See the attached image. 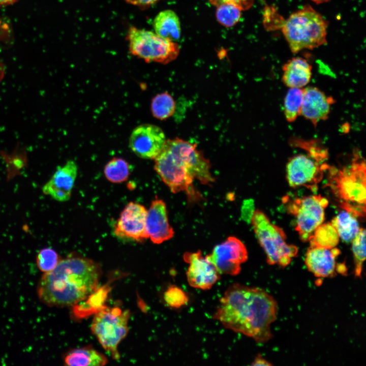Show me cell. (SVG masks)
<instances>
[{"label": "cell", "mask_w": 366, "mask_h": 366, "mask_svg": "<svg viewBox=\"0 0 366 366\" xmlns=\"http://www.w3.org/2000/svg\"><path fill=\"white\" fill-rule=\"evenodd\" d=\"M278 311L276 300L264 289L235 283L225 292L213 317L228 329L264 343L272 338L270 325Z\"/></svg>", "instance_id": "6da1fadb"}, {"label": "cell", "mask_w": 366, "mask_h": 366, "mask_svg": "<svg viewBox=\"0 0 366 366\" xmlns=\"http://www.w3.org/2000/svg\"><path fill=\"white\" fill-rule=\"evenodd\" d=\"M101 272L100 265L95 261L69 256L42 276L37 286L38 297L49 307H72L98 287Z\"/></svg>", "instance_id": "7a4b0ae2"}, {"label": "cell", "mask_w": 366, "mask_h": 366, "mask_svg": "<svg viewBox=\"0 0 366 366\" xmlns=\"http://www.w3.org/2000/svg\"><path fill=\"white\" fill-rule=\"evenodd\" d=\"M154 168L171 191L194 193V179L201 183L212 182L209 161L196 144L180 138L166 140L160 153L154 159Z\"/></svg>", "instance_id": "3957f363"}, {"label": "cell", "mask_w": 366, "mask_h": 366, "mask_svg": "<svg viewBox=\"0 0 366 366\" xmlns=\"http://www.w3.org/2000/svg\"><path fill=\"white\" fill-rule=\"evenodd\" d=\"M328 184L339 206L357 218L365 215L366 166L363 158L354 155L351 164L341 168L329 166Z\"/></svg>", "instance_id": "277c9868"}, {"label": "cell", "mask_w": 366, "mask_h": 366, "mask_svg": "<svg viewBox=\"0 0 366 366\" xmlns=\"http://www.w3.org/2000/svg\"><path fill=\"white\" fill-rule=\"evenodd\" d=\"M328 22L310 5L292 13L282 24L291 52L313 49L326 43Z\"/></svg>", "instance_id": "5b68a950"}, {"label": "cell", "mask_w": 366, "mask_h": 366, "mask_svg": "<svg viewBox=\"0 0 366 366\" xmlns=\"http://www.w3.org/2000/svg\"><path fill=\"white\" fill-rule=\"evenodd\" d=\"M251 223L257 238L263 249L270 265H288L298 253L297 248L286 242V235L282 228L271 223L264 213L254 210Z\"/></svg>", "instance_id": "8992f818"}, {"label": "cell", "mask_w": 366, "mask_h": 366, "mask_svg": "<svg viewBox=\"0 0 366 366\" xmlns=\"http://www.w3.org/2000/svg\"><path fill=\"white\" fill-rule=\"evenodd\" d=\"M130 315L128 310L107 306L94 314L91 330L114 359L120 358L117 347L128 334Z\"/></svg>", "instance_id": "52a82bcc"}, {"label": "cell", "mask_w": 366, "mask_h": 366, "mask_svg": "<svg viewBox=\"0 0 366 366\" xmlns=\"http://www.w3.org/2000/svg\"><path fill=\"white\" fill-rule=\"evenodd\" d=\"M130 52L146 62L163 64L174 60L178 55L179 46L155 32L131 27L127 34Z\"/></svg>", "instance_id": "ba28073f"}, {"label": "cell", "mask_w": 366, "mask_h": 366, "mask_svg": "<svg viewBox=\"0 0 366 366\" xmlns=\"http://www.w3.org/2000/svg\"><path fill=\"white\" fill-rule=\"evenodd\" d=\"M288 211L295 218V230L303 241H308L314 230L324 220V210L328 204L327 199L320 195H313L288 200L286 197Z\"/></svg>", "instance_id": "9c48e42d"}, {"label": "cell", "mask_w": 366, "mask_h": 366, "mask_svg": "<svg viewBox=\"0 0 366 366\" xmlns=\"http://www.w3.org/2000/svg\"><path fill=\"white\" fill-rule=\"evenodd\" d=\"M328 167L327 164L319 163L309 155H295L290 158L286 164V179L293 188L303 186L315 192L324 171Z\"/></svg>", "instance_id": "30bf717a"}, {"label": "cell", "mask_w": 366, "mask_h": 366, "mask_svg": "<svg viewBox=\"0 0 366 366\" xmlns=\"http://www.w3.org/2000/svg\"><path fill=\"white\" fill-rule=\"evenodd\" d=\"M208 256L220 274L236 276L248 255L245 245L238 238L230 236L216 246Z\"/></svg>", "instance_id": "8fae6325"}, {"label": "cell", "mask_w": 366, "mask_h": 366, "mask_svg": "<svg viewBox=\"0 0 366 366\" xmlns=\"http://www.w3.org/2000/svg\"><path fill=\"white\" fill-rule=\"evenodd\" d=\"M166 141L165 135L158 126L144 124L136 127L129 138V147L138 157L154 159L162 150Z\"/></svg>", "instance_id": "7c38bea8"}, {"label": "cell", "mask_w": 366, "mask_h": 366, "mask_svg": "<svg viewBox=\"0 0 366 366\" xmlns=\"http://www.w3.org/2000/svg\"><path fill=\"white\" fill-rule=\"evenodd\" d=\"M147 210L138 203L130 202L121 211L114 226V233L121 238L142 242L148 238L145 227Z\"/></svg>", "instance_id": "4fadbf2b"}, {"label": "cell", "mask_w": 366, "mask_h": 366, "mask_svg": "<svg viewBox=\"0 0 366 366\" xmlns=\"http://www.w3.org/2000/svg\"><path fill=\"white\" fill-rule=\"evenodd\" d=\"M184 259L189 264L186 275L191 287L208 290L219 280L220 273L208 255L204 257L200 251L187 252L184 255Z\"/></svg>", "instance_id": "5bb4252c"}, {"label": "cell", "mask_w": 366, "mask_h": 366, "mask_svg": "<svg viewBox=\"0 0 366 366\" xmlns=\"http://www.w3.org/2000/svg\"><path fill=\"white\" fill-rule=\"evenodd\" d=\"M78 173V167L73 160L57 167L50 179L42 187L44 194L59 202L69 200Z\"/></svg>", "instance_id": "9a60e30c"}, {"label": "cell", "mask_w": 366, "mask_h": 366, "mask_svg": "<svg viewBox=\"0 0 366 366\" xmlns=\"http://www.w3.org/2000/svg\"><path fill=\"white\" fill-rule=\"evenodd\" d=\"M145 227L148 237L155 244L170 239L174 231L169 225L165 203L161 199L154 200L146 217Z\"/></svg>", "instance_id": "2e32d148"}, {"label": "cell", "mask_w": 366, "mask_h": 366, "mask_svg": "<svg viewBox=\"0 0 366 366\" xmlns=\"http://www.w3.org/2000/svg\"><path fill=\"white\" fill-rule=\"evenodd\" d=\"M341 251L331 249L310 246L306 254L305 264L309 271L316 277L325 278L333 277L337 271L336 258Z\"/></svg>", "instance_id": "e0dca14e"}, {"label": "cell", "mask_w": 366, "mask_h": 366, "mask_svg": "<svg viewBox=\"0 0 366 366\" xmlns=\"http://www.w3.org/2000/svg\"><path fill=\"white\" fill-rule=\"evenodd\" d=\"M303 91L300 114L316 127L319 121L328 118L334 99L316 87L308 86Z\"/></svg>", "instance_id": "ac0fdd59"}, {"label": "cell", "mask_w": 366, "mask_h": 366, "mask_svg": "<svg viewBox=\"0 0 366 366\" xmlns=\"http://www.w3.org/2000/svg\"><path fill=\"white\" fill-rule=\"evenodd\" d=\"M282 80L289 88H301L307 85L312 76V66L300 57H293L283 67Z\"/></svg>", "instance_id": "d6986e66"}, {"label": "cell", "mask_w": 366, "mask_h": 366, "mask_svg": "<svg viewBox=\"0 0 366 366\" xmlns=\"http://www.w3.org/2000/svg\"><path fill=\"white\" fill-rule=\"evenodd\" d=\"M110 289L108 285L98 287L84 300L72 306L73 316L78 319L86 318L105 308Z\"/></svg>", "instance_id": "ffe728a7"}, {"label": "cell", "mask_w": 366, "mask_h": 366, "mask_svg": "<svg viewBox=\"0 0 366 366\" xmlns=\"http://www.w3.org/2000/svg\"><path fill=\"white\" fill-rule=\"evenodd\" d=\"M153 26L155 33L164 39L176 42L180 37V20L176 13L171 10L159 12L154 20Z\"/></svg>", "instance_id": "44dd1931"}, {"label": "cell", "mask_w": 366, "mask_h": 366, "mask_svg": "<svg viewBox=\"0 0 366 366\" xmlns=\"http://www.w3.org/2000/svg\"><path fill=\"white\" fill-rule=\"evenodd\" d=\"M65 365L70 366H101L108 362L107 357L90 346L73 349L64 357Z\"/></svg>", "instance_id": "7402d4cb"}, {"label": "cell", "mask_w": 366, "mask_h": 366, "mask_svg": "<svg viewBox=\"0 0 366 366\" xmlns=\"http://www.w3.org/2000/svg\"><path fill=\"white\" fill-rule=\"evenodd\" d=\"M357 218L351 212L344 210L332 220L331 224L344 241L352 242L359 233L360 228Z\"/></svg>", "instance_id": "603a6c76"}, {"label": "cell", "mask_w": 366, "mask_h": 366, "mask_svg": "<svg viewBox=\"0 0 366 366\" xmlns=\"http://www.w3.org/2000/svg\"><path fill=\"white\" fill-rule=\"evenodd\" d=\"M340 237L331 223H322L308 239L310 246L331 249L338 244Z\"/></svg>", "instance_id": "cb8c5ba5"}, {"label": "cell", "mask_w": 366, "mask_h": 366, "mask_svg": "<svg viewBox=\"0 0 366 366\" xmlns=\"http://www.w3.org/2000/svg\"><path fill=\"white\" fill-rule=\"evenodd\" d=\"M132 171V167L121 158H113L105 165L104 175L108 180L115 184L126 181Z\"/></svg>", "instance_id": "d4e9b609"}, {"label": "cell", "mask_w": 366, "mask_h": 366, "mask_svg": "<svg viewBox=\"0 0 366 366\" xmlns=\"http://www.w3.org/2000/svg\"><path fill=\"white\" fill-rule=\"evenodd\" d=\"M150 109L152 115L160 120H164L173 115L175 109V102L167 92L156 95L151 100Z\"/></svg>", "instance_id": "484cf974"}, {"label": "cell", "mask_w": 366, "mask_h": 366, "mask_svg": "<svg viewBox=\"0 0 366 366\" xmlns=\"http://www.w3.org/2000/svg\"><path fill=\"white\" fill-rule=\"evenodd\" d=\"M303 91L301 88H290L284 99V114L286 120L293 122L300 114Z\"/></svg>", "instance_id": "4316f807"}, {"label": "cell", "mask_w": 366, "mask_h": 366, "mask_svg": "<svg viewBox=\"0 0 366 366\" xmlns=\"http://www.w3.org/2000/svg\"><path fill=\"white\" fill-rule=\"evenodd\" d=\"M352 250L354 257V273L356 278H361L362 265L365 259V230L360 228L357 235L352 241Z\"/></svg>", "instance_id": "83f0119b"}, {"label": "cell", "mask_w": 366, "mask_h": 366, "mask_svg": "<svg viewBox=\"0 0 366 366\" xmlns=\"http://www.w3.org/2000/svg\"><path fill=\"white\" fill-rule=\"evenodd\" d=\"M216 7V18L221 25L230 27L235 25L239 21L241 10L237 7L224 3Z\"/></svg>", "instance_id": "f1b7e54d"}, {"label": "cell", "mask_w": 366, "mask_h": 366, "mask_svg": "<svg viewBox=\"0 0 366 366\" xmlns=\"http://www.w3.org/2000/svg\"><path fill=\"white\" fill-rule=\"evenodd\" d=\"M59 261L57 253L52 248H45L41 249L36 257L38 268L43 272H48L53 270Z\"/></svg>", "instance_id": "f546056e"}, {"label": "cell", "mask_w": 366, "mask_h": 366, "mask_svg": "<svg viewBox=\"0 0 366 366\" xmlns=\"http://www.w3.org/2000/svg\"><path fill=\"white\" fill-rule=\"evenodd\" d=\"M163 299L168 307L173 309H179L187 305L189 301L186 293L174 285H170L165 291Z\"/></svg>", "instance_id": "4dcf8cb0"}, {"label": "cell", "mask_w": 366, "mask_h": 366, "mask_svg": "<svg viewBox=\"0 0 366 366\" xmlns=\"http://www.w3.org/2000/svg\"><path fill=\"white\" fill-rule=\"evenodd\" d=\"M210 3L215 6L224 4H232L241 11H245L249 9L253 6L255 0H209Z\"/></svg>", "instance_id": "1f68e13d"}, {"label": "cell", "mask_w": 366, "mask_h": 366, "mask_svg": "<svg viewBox=\"0 0 366 366\" xmlns=\"http://www.w3.org/2000/svg\"><path fill=\"white\" fill-rule=\"evenodd\" d=\"M131 4L140 6H148L155 4L158 0H126Z\"/></svg>", "instance_id": "d6a6232c"}, {"label": "cell", "mask_w": 366, "mask_h": 366, "mask_svg": "<svg viewBox=\"0 0 366 366\" xmlns=\"http://www.w3.org/2000/svg\"><path fill=\"white\" fill-rule=\"evenodd\" d=\"M253 366H270L272 364L265 359L261 355L258 354L251 364Z\"/></svg>", "instance_id": "836d02e7"}, {"label": "cell", "mask_w": 366, "mask_h": 366, "mask_svg": "<svg viewBox=\"0 0 366 366\" xmlns=\"http://www.w3.org/2000/svg\"><path fill=\"white\" fill-rule=\"evenodd\" d=\"M18 0H0V7L9 6L16 3Z\"/></svg>", "instance_id": "e575fe53"}, {"label": "cell", "mask_w": 366, "mask_h": 366, "mask_svg": "<svg viewBox=\"0 0 366 366\" xmlns=\"http://www.w3.org/2000/svg\"><path fill=\"white\" fill-rule=\"evenodd\" d=\"M5 67L3 64L0 61V81L4 76Z\"/></svg>", "instance_id": "d590c367"}, {"label": "cell", "mask_w": 366, "mask_h": 366, "mask_svg": "<svg viewBox=\"0 0 366 366\" xmlns=\"http://www.w3.org/2000/svg\"><path fill=\"white\" fill-rule=\"evenodd\" d=\"M311 1L317 4H319L326 3L328 1H329L330 0H311Z\"/></svg>", "instance_id": "8d00e7d4"}]
</instances>
